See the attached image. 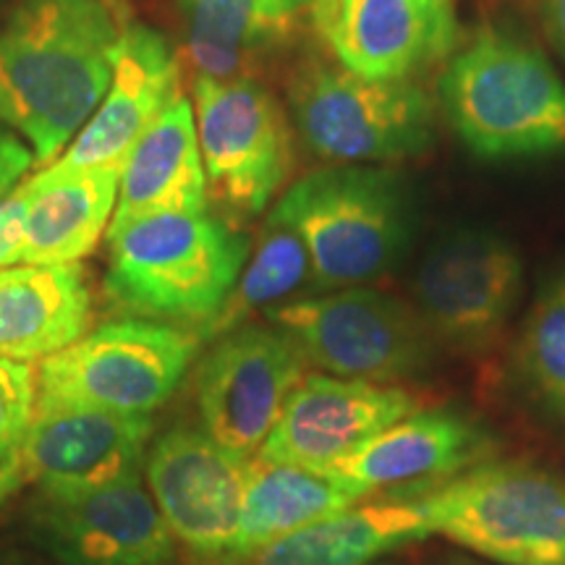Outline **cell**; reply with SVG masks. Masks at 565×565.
<instances>
[{
    "mask_svg": "<svg viewBox=\"0 0 565 565\" xmlns=\"http://www.w3.org/2000/svg\"><path fill=\"white\" fill-rule=\"evenodd\" d=\"M296 131L333 166H377L419 158L435 141V105L416 82H380L303 58L288 84Z\"/></svg>",
    "mask_w": 565,
    "mask_h": 565,
    "instance_id": "cell-6",
    "label": "cell"
},
{
    "mask_svg": "<svg viewBox=\"0 0 565 565\" xmlns=\"http://www.w3.org/2000/svg\"><path fill=\"white\" fill-rule=\"evenodd\" d=\"M494 448V437L471 416L454 408H416L324 475L366 494L395 487H437L490 461Z\"/></svg>",
    "mask_w": 565,
    "mask_h": 565,
    "instance_id": "cell-18",
    "label": "cell"
},
{
    "mask_svg": "<svg viewBox=\"0 0 565 565\" xmlns=\"http://www.w3.org/2000/svg\"><path fill=\"white\" fill-rule=\"evenodd\" d=\"M515 366L536 404L565 424V270L529 309L515 343Z\"/></svg>",
    "mask_w": 565,
    "mask_h": 565,
    "instance_id": "cell-26",
    "label": "cell"
},
{
    "mask_svg": "<svg viewBox=\"0 0 565 565\" xmlns=\"http://www.w3.org/2000/svg\"><path fill=\"white\" fill-rule=\"evenodd\" d=\"M202 338L179 324L126 317L42 359L38 408L150 416L186 377Z\"/></svg>",
    "mask_w": 565,
    "mask_h": 565,
    "instance_id": "cell-7",
    "label": "cell"
},
{
    "mask_svg": "<svg viewBox=\"0 0 565 565\" xmlns=\"http://www.w3.org/2000/svg\"><path fill=\"white\" fill-rule=\"evenodd\" d=\"M450 129L482 160L565 152V84L547 55L519 34L487 26L440 74Z\"/></svg>",
    "mask_w": 565,
    "mask_h": 565,
    "instance_id": "cell-2",
    "label": "cell"
},
{
    "mask_svg": "<svg viewBox=\"0 0 565 565\" xmlns=\"http://www.w3.org/2000/svg\"><path fill=\"white\" fill-rule=\"evenodd\" d=\"M152 429V416L34 408L13 461L24 482H38L42 492L89 490L141 471Z\"/></svg>",
    "mask_w": 565,
    "mask_h": 565,
    "instance_id": "cell-16",
    "label": "cell"
},
{
    "mask_svg": "<svg viewBox=\"0 0 565 565\" xmlns=\"http://www.w3.org/2000/svg\"><path fill=\"white\" fill-rule=\"evenodd\" d=\"M429 532L498 565H565V482L529 461H490L416 498Z\"/></svg>",
    "mask_w": 565,
    "mask_h": 565,
    "instance_id": "cell-5",
    "label": "cell"
},
{
    "mask_svg": "<svg viewBox=\"0 0 565 565\" xmlns=\"http://www.w3.org/2000/svg\"><path fill=\"white\" fill-rule=\"evenodd\" d=\"M38 408V374L26 362L0 359V466L17 458Z\"/></svg>",
    "mask_w": 565,
    "mask_h": 565,
    "instance_id": "cell-27",
    "label": "cell"
},
{
    "mask_svg": "<svg viewBox=\"0 0 565 565\" xmlns=\"http://www.w3.org/2000/svg\"><path fill=\"white\" fill-rule=\"evenodd\" d=\"M189 61L212 79L254 76L309 24L312 0H175Z\"/></svg>",
    "mask_w": 565,
    "mask_h": 565,
    "instance_id": "cell-20",
    "label": "cell"
},
{
    "mask_svg": "<svg viewBox=\"0 0 565 565\" xmlns=\"http://www.w3.org/2000/svg\"><path fill=\"white\" fill-rule=\"evenodd\" d=\"M309 364L335 377L395 385L427 372L435 338L404 299L353 286L291 299L265 315Z\"/></svg>",
    "mask_w": 565,
    "mask_h": 565,
    "instance_id": "cell-8",
    "label": "cell"
},
{
    "mask_svg": "<svg viewBox=\"0 0 565 565\" xmlns=\"http://www.w3.org/2000/svg\"><path fill=\"white\" fill-rule=\"evenodd\" d=\"M34 166V154L19 134L0 126V196L19 186L21 175Z\"/></svg>",
    "mask_w": 565,
    "mask_h": 565,
    "instance_id": "cell-29",
    "label": "cell"
},
{
    "mask_svg": "<svg viewBox=\"0 0 565 565\" xmlns=\"http://www.w3.org/2000/svg\"><path fill=\"white\" fill-rule=\"evenodd\" d=\"M192 105L210 200L231 217L259 215L294 171L286 108L254 76L202 74H194Z\"/></svg>",
    "mask_w": 565,
    "mask_h": 565,
    "instance_id": "cell-9",
    "label": "cell"
},
{
    "mask_svg": "<svg viewBox=\"0 0 565 565\" xmlns=\"http://www.w3.org/2000/svg\"><path fill=\"white\" fill-rule=\"evenodd\" d=\"M427 536L433 532L419 500L359 503L282 536L238 565H374Z\"/></svg>",
    "mask_w": 565,
    "mask_h": 565,
    "instance_id": "cell-24",
    "label": "cell"
},
{
    "mask_svg": "<svg viewBox=\"0 0 565 565\" xmlns=\"http://www.w3.org/2000/svg\"><path fill=\"white\" fill-rule=\"evenodd\" d=\"M246 463L204 429L173 427L147 454V484L181 545L228 563L242 524Z\"/></svg>",
    "mask_w": 565,
    "mask_h": 565,
    "instance_id": "cell-14",
    "label": "cell"
},
{
    "mask_svg": "<svg viewBox=\"0 0 565 565\" xmlns=\"http://www.w3.org/2000/svg\"><path fill=\"white\" fill-rule=\"evenodd\" d=\"M210 343L194 374L202 429L231 456L252 461L309 362L270 322H246Z\"/></svg>",
    "mask_w": 565,
    "mask_h": 565,
    "instance_id": "cell-11",
    "label": "cell"
},
{
    "mask_svg": "<svg viewBox=\"0 0 565 565\" xmlns=\"http://www.w3.org/2000/svg\"><path fill=\"white\" fill-rule=\"evenodd\" d=\"M524 291L515 246L487 228H456L429 246L414 275V301L435 343L456 353L492 349Z\"/></svg>",
    "mask_w": 565,
    "mask_h": 565,
    "instance_id": "cell-10",
    "label": "cell"
},
{
    "mask_svg": "<svg viewBox=\"0 0 565 565\" xmlns=\"http://www.w3.org/2000/svg\"><path fill=\"white\" fill-rule=\"evenodd\" d=\"M124 0H19L0 30V126L51 166L100 108L121 53Z\"/></svg>",
    "mask_w": 565,
    "mask_h": 565,
    "instance_id": "cell-1",
    "label": "cell"
},
{
    "mask_svg": "<svg viewBox=\"0 0 565 565\" xmlns=\"http://www.w3.org/2000/svg\"><path fill=\"white\" fill-rule=\"evenodd\" d=\"M19 484H24V477H21L17 461L0 466V500L9 498V494L17 490Z\"/></svg>",
    "mask_w": 565,
    "mask_h": 565,
    "instance_id": "cell-31",
    "label": "cell"
},
{
    "mask_svg": "<svg viewBox=\"0 0 565 565\" xmlns=\"http://www.w3.org/2000/svg\"><path fill=\"white\" fill-rule=\"evenodd\" d=\"M267 221L307 246L315 288H353L383 278L412 242V192L398 171L328 166L296 179Z\"/></svg>",
    "mask_w": 565,
    "mask_h": 565,
    "instance_id": "cell-4",
    "label": "cell"
},
{
    "mask_svg": "<svg viewBox=\"0 0 565 565\" xmlns=\"http://www.w3.org/2000/svg\"><path fill=\"white\" fill-rule=\"evenodd\" d=\"M121 168L45 166L26 181L24 242L19 265H74L95 249L113 221Z\"/></svg>",
    "mask_w": 565,
    "mask_h": 565,
    "instance_id": "cell-21",
    "label": "cell"
},
{
    "mask_svg": "<svg viewBox=\"0 0 565 565\" xmlns=\"http://www.w3.org/2000/svg\"><path fill=\"white\" fill-rule=\"evenodd\" d=\"M309 26L338 66L380 82H414L461 42L454 0H312Z\"/></svg>",
    "mask_w": 565,
    "mask_h": 565,
    "instance_id": "cell-12",
    "label": "cell"
},
{
    "mask_svg": "<svg viewBox=\"0 0 565 565\" xmlns=\"http://www.w3.org/2000/svg\"><path fill=\"white\" fill-rule=\"evenodd\" d=\"M454 565H469V563H454Z\"/></svg>",
    "mask_w": 565,
    "mask_h": 565,
    "instance_id": "cell-32",
    "label": "cell"
},
{
    "mask_svg": "<svg viewBox=\"0 0 565 565\" xmlns=\"http://www.w3.org/2000/svg\"><path fill=\"white\" fill-rule=\"evenodd\" d=\"M207 202V173L196 137L194 105L192 97L181 92L124 162L108 236L162 212H202Z\"/></svg>",
    "mask_w": 565,
    "mask_h": 565,
    "instance_id": "cell-19",
    "label": "cell"
},
{
    "mask_svg": "<svg viewBox=\"0 0 565 565\" xmlns=\"http://www.w3.org/2000/svg\"><path fill=\"white\" fill-rule=\"evenodd\" d=\"M26 207H30V189L26 181L0 196V267L19 265L21 242H24Z\"/></svg>",
    "mask_w": 565,
    "mask_h": 565,
    "instance_id": "cell-28",
    "label": "cell"
},
{
    "mask_svg": "<svg viewBox=\"0 0 565 565\" xmlns=\"http://www.w3.org/2000/svg\"><path fill=\"white\" fill-rule=\"evenodd\" d=\"M370 498L372 494L324 471L254 456L246 463L242 524L225 565L244 563L282 536L320 524Z\"/></svg>",
    "mask_w": 565,
    "mask_h": 565,
    "instance_id": "cell-23",
    "label": "cell"
},
{
    "mask_svg": "<svg viewBox=\"0 0 565 565\" xmlns=\"http://www.w3.org/2000/svg\"><path fill=\"white\" fill-rule=\"evenodd\" d=\"M536 9L550 42L565 58V0H536Z\"/></svg>",
    "mask_w": 565,
    "mask_h": 565,
    "instance_id": "cell-30",
    "label": "cell"
},
{
    "mask_svg": "<svg viewBox=\"0 0 565 565\" xmlns=\"http://www.w3.org/2000/svg\"><path fill=\"white\" fill-rule=\"evenodd\" d=\"M414 412L416 393L404 385L303 374L257 456L328 471Z\"/></svg>",
    "mask_w": 565,
    "mask_h": 565,
    "instance_id": "cell-15",
    "label": "cell"
},
{
    "mask_svg": "<svg viewBox=\"0 0 565 565\" xmlns=\"http://www.w3.org/2000/svg\"><path fill=\"white\" fill-rule=\"evenodd\" d=\"M105 294L139 320L194 330L215 320L249 242L215 212H162L108 236Z\"/></svg>",
    "mask_w": 565,
    "mask_h": 565,
    "instance_id": "cell-3",
    "label": "cell"
},
{
    "mask_svg": "<svg viewBox=\"0 0 565 565\" xmlns=\"http://www.w3.org/2000/svg\"><path fill=\"white\" fill-rule=\"evenodd\" d=\"M34 529L63 565H171L175 557V536L141 471L89 490L42 492Z\"/></svg>",
    "mask_w": 565,
    "mask_h": 565,
    "instance_id": "cell-13",
    "label": "cell"
},
{
    "mask_svg": "<svg viewBox=\"0 0 565 565\" xmlns=\"http://www.w3.org/2000/svg\"><path fill=\"white\" fill-rule=\"evenodd\" d=\"M181 92V63L166 34L129 24L100 108L51 166L124 171L137 141Z\"/></svg>",
    "mask_w": 565,
    "mask_h": 565,
    "instance_id": "cell-17",
    "label": "cell"
},
{
    "mask_svg": "<svg viewBox=\"0 0 565 565\" xmlns=\"http://www.w3.org/2000/svg\"><path fill=\"white\" fill-rule=\"evenodd\" d=\"M303 286H315L307 246L291 228L267 221L252 259L244 263L221 312L196 335L202 338V343L215 341V338L242 328L249 322V317L259 312L267 315L280 303L291 301V296Z\"/></svg>",
    "mask_w": 565,
    "mask_h": 565,
    "instance_id": "cell-25",
    "label": "cell"
},
{
    "mask_svg": "<svg viewBox=\"0 0 565 565\" xmlns=\"http://www.w3.org/2000/svg\"><path fill=\"white\" fill-rule=\"evenodd\" d=\"M92 291L79 265L0 267V359L32 362L87 333Z\"/></svg>",
    "mask_w": 565,
    "mask_h": 565,
    "instance_id": "cell-22",
    "label": "cell"
}]
</instances>
